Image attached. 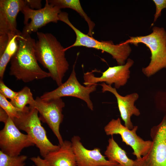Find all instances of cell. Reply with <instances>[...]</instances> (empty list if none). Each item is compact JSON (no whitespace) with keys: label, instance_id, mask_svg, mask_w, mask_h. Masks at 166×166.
<instances>
[{"label":"cell","instance_id":"11","mask_svg":"<svg viewBox=\"0 0 166 166\" xmlns=\"http://www.w3.org/2000/svg\"><path fill=\"white\" fill-rule=\"evenodd\" d=\"M19 130L9 117L0 131L1 151L10 156H17L24 148L35 145L30 136Z\"/></svg>","mask_w":166,"mask_h":166},{"label":"cell","instance_id":"16","mask_svg":"<svg viewBox=\"0 0 166 166\" xmlns=\"http://www.w3.org/2000/svg\"><path fill=\"white\" fill-rule=\"evenodd\" d=\"M50 166H77L71 141H64L57 150L49 153L44 158Z\"/></svg>","mask_w":166,"mask_h":166},{"label":"cell","instance_id":"7","mask_svg":"<svg viewBox=\"0 0 166 166\" xmlns=\"http://www.w3.org/2000/svg\"><path fill=\"white\" fill-rule=\"evenodd\" d=\"M76 62L68 79L55 89L44 93L40 97L43 101H49L54 99L61 98L63 97H74L84 101L88 107L93 111V105L90 98V95L96 90L98 84H94L90 86H86L81 85L76 77L75 70Z\"/></svg>","mask_w":166,"mask_h":166},{"label":"cell","instance_id":"1","mask_svg":"<svg viewBox=\"0 0 166 166\" xmlns=\"http://www.w3.org/2000/svg\"><path fill=\"white\" fill-rule=\"evenodd\" d=\"M37 34L38 40L35 47L37 59L48 70L50 77L59 86L69 68L65 48L51 34L37 32Z\"/></svg>","mask_w":166,"mask_h":166},{"label":"cell","instance_id":"9","mask_svg":"<svg viewBox=\"0 0 166 166\" xmlns=\"http://www.w3.org/2000/svg\"><path fill=\"white\" fill-rule=\"evenodd\" d=\"M21 12L24 15L23 23L25 25L22 32L30 34L50 22L57 23L59 21L58 15L61 11L58 7L46 0L43 8L34 10L26 5Z\"/></svg>","mask_w":166,"mask_h":166},{"label":"cell","instance_id":"2","mask_svg":"<svg viewBox=\"0 0 166 166\" xmlns=\"http://www.w3.org/2000/svg\"><path fill=\"white\" fill-rule=\"evenodd\" d=\"M17 39L18 48L10 60V74L25 83L50 77L39 65L35 53V40L22 32Z\"/></svg>","mask_w":166,"mask_h":166},{"label":"cell","instance_id":"8","mask_svg":"<svg viewBox=\"0 0 166 166\" xmlns=\"http://www.w3.org/2000/svg\"><path fill=\"white\" fill-rule=\"evenodd\" d=\"M137 126H134L130 129L123 125L120 119H112L104 127V130L106 135L112 136L114 134L120 135L122 141L130 146L133 150L132 154L136 159L145 155L151 146L152 140H145L136 133Z\"/></svg>","mask_w":166,"mask_h":166},{"label":"cell","instance_id":"17","mask_svg":"<svg viewBox=\"0 0 166 166\" xmlns=\"http://www.w3.org/2000/svg\"><path fill=\"white\" fill-rule=\"evenodd\" d=\"M108 141L104 154L108 160L117 163V166H134V160L128 157L125 151L119 145L112 136Z\"/></svg>","mask_w":166,"mask_h":166},{"label":"cell","instance_id":"27","mask_svg":"<svg viewBox=\"0 0 166 166\" xmlns=\"http://www.w3.org/2000/svg\"><path fill=\"white\" fill-rule=\"evenodd\" d=\"M27 5L30 8L38 10L41 8L42 0H26Z\"/></svg>","mask_w":166,"mask_h":166},{"label":"cell","instance_id":"24","mask_svg":"<svg viewBox=\"0 0 166 166\" xmlns=\"http://www.w3.org/2000/svg\"><path fill=\"white\" fill-rule=\"evenodd\" d=\"M156 7V11L154 14L153 22H155L158 18L161 15L162 10L166 8V0H153Z\"/></svg>","mask_w":166,"mask_h":166},{"label":"cell","instance_id":"13","mask_svg":"<svg viewBox=\"0 0 166 166\" xmlns=\"http://www.w3.org/2000/svg\"><path fill=\"white\" fill-rule=\"evenodd\" d=\"M26 5V0H0V35H16L21 33L17 29L16 18Z\"/></svg>","mask_w":166,"mask_h":166},{"label":"cell","instance_id":"22","mask_svg":"<svg viewBox=\"0 0 166 166\" xmlns=\"http://www.w3.org/2000/svg\"><path fill=\"white\" fill-rule=\"evenodd\" d=\"M0 93L6 98H9L10 100H12L15 97L17 92L10 89L5 84L2 79H0Z\"/></svg>","mask_w":166,"mask_h":166},{"label":"cell","instance_id":"15","mask_svg":"<svg viewBox=\"0 0 166 166\" xmlns=\"http://www.w3.org/2000/svg\"><path fill=\"white\" fill-rule=\"evenodd\" d=\"M99 85L102 87V93L109 92L115 97L121 117L124 122V125L130 129H132L134 126L131 121V117L133 115L138 116L140 114L139 110L135 105V102L139 98L138 94L133 93L123 96L120 95L116 89L111 85L105 83Z\"/></svg>","mask_w":166,"mask_h":166},{"label":"cell","instance_id":"25","mask_svg":"<svg viewBox=\"0 0 166 166\" xmlns=\"http://www.w3.org/2000/svg\"><path fill=\"white\" fill-rule=\"evenodd\" d=\"M8 37L7 35H0V56L4 51L8 42Z\"/></svg>","mask_w":166,"mask_h":166},{"label":"cell","instance_id":"21","mask_svg":"<svg viewBox=\"0 0 166 166\" xmlns=\"http://www.w3.org/2000/svg\"><path fill=\"white\" fill-rule=\"evenodd\" d=\"M0 106L7 113L12 120L18 117L19 112L21 110L15 107L0 93Z\"/></svg>","mask_w":166,"mask_h":166},{"label":"cell","instance_id":"10","mask_svg":"<svg viewBox=\"0 0 166 166\" xmlns=\"http://www.w3.org/2000/svg\"><path fill=\"white\" fill-rule=\"evenodd\" d=\"M65 105L61 98L44 101L38 97L35 99L33 106L39 113L41 121L46 123L51 129L60 145H62L64 142L59 131V128L63 119L62 111Z\"/></svg>","mask_w":166,"mask_h":166},{"label":"cell","instance_id":"6","mask_svg":"<svg viewBox=\"0 0 166 166\" xmlns=\"http://www.w3.org/2000/svg\"><path fill=\"white\" fill-rule=\"evenodd\" d=\"M152 144L148 152L134 160V166H166V115L151 129Z\"/></svg>","mask_w":166,"mask_h":166},{"label":"cell","instance_id":"20","mask_svg":"<svg viewBox=\"0 0 166 166\" xmlns=\"http://www.w3.org/2000/svg\"><path fill=\"white\" fill-rule=\"evenodd\" d=\"M27 157L25 155L10 156L0 151V166H25Z\"/></svg>","mask_w":166,"mask_h":166},{"label":"cell","instance_id":"26","mask_svg":"<svg viewBox=\"0 0 166 166\" xmlns=\"http://www.w3.org/2000/svg\"><path fill=\"white\" fill-rule=\"evenodd\" d=\"M30 159L34 164L33 166H50L45 159H42L39 156L31 157Z\"/></svg>","mask_w":166,"mask_h":166},{"label":"cell","instance_id":"12","mask_svg":"<svg viewBox=\"0 0 166 166\" xmlns=\"http://www.w3.org/2000/svg\"><path fill=\"white\" fill-rule=\"evenodd\" d=\"M133 64L132 59L128 58L123 65L109 67L99 77L95 76L93 72L84 73L83 84L86 86H90L99 82L110 85L114 84L115 88L118 89L127 83L130 76L129 69Z\"/></svg>","mask_w":166,"mask_h":166},{"label":"cell","instance_id":"28","mask_svg":"<svg viewBox=\"0 0 166 166\" xmlns=\"http://www.w3.org/2000/svg\"><path fill=\"white\" fill-rule=\"evenodd\" d=\"M9 116L7 113L2 108L0 107V121L6 123Z\"/></svg>","mask_w":166,"mask_h":166},{"label":"cell","instance_id":"3","mask_svg":"<svg viewBox=\"0 0 166 166\" xmlns=\"http://www.w3.org/2000/svg\"><path fill=\"white\" fill-rule=\"evenodd\" d=\"M150 34L142 36L130 37L122 42L123 44H131L137 46L139 43L145 44L150 49L151 61L142 71L147 77L153 75L161 69L166 68V31L164 28L154 26Z\"/></svg>","mask_w":166,"mask_h":166},{"label":"cell","instance_id":"18","mask_svg":"<svg viewBox=\"0 0 166 166\" xmlns=\"http://www.w3.org/2000/svg\"><path fill=\"white\" fill-rule=\"evenodd\" d=\"M48 2L61 9L69 8L75 10L87 22L89 27L88 35L93 37L95 23L91 21L83 9L79 0H48Z\"/></svg>","mask_w":166,"mask_h":166},{"label":"cell","instance_id":"5","mask_svg":"<svg viewBox=\"0 0 166 166\" xmlns=\"http://www.w3.org/2000/svg\"><path fill=\"white\" fill-rule=\"evenodd\" d=\"M59 20L70 27L76 35L75 42L71 45L65 48V51L73 47L84 46L101 50L110 54L116 61L118 65H123L128 59L132 49L129 44L122 42L115 45L111 41H99L93 37L86 34L77 28L70 21L67 13L61 12L59 14Z\"/></svg>","mask_w":166,"mask_h":166},{"label":"cell","instance_id":"4","mask_svg":"<svg viewBox=\"0 0 166 166\" xmlns=\"http://www.w3.org/2000/svg\"><path fill=\"white\" fill-rule=\"evenodd\" d=\"M38 113L34 107L26 106L19 112L18 117L12 120L19 129L24 131L30 136L39 149L41 155L44 158L49 152L58 149L60 145H54L49 140Z\"/></svg>","mask_w":166,"mask_h":166},{"label":"cell","instance_id":"23","mask_svg":"<svg viewBox=\"0 0 166 166\" xmlns=\"http://www.w3.org/2000/svg\"><path fill=\"white\" fill-rule=\"evenodd\" d=\"M12 57L4 51L0 56V77L2 79L8 63L11 60Z\"/></svg>","mask_w":166,"mask_h":166},{"label":"cell","instance_id":"14","mask_svg":"<svg viewBox=\"0 0 166 166\" xmlns=\"http://www.w3.org/2000/svg\"><path fill=\"white\" fill-rule=\"evenodd\" d=\"M71 142L77 166H117L115 162L110 161L103 155L98 148L90 150L86 149L81 142L80 137L74 136Z\"/></svg>","mask_w":166,"mask_h":166},{"label":"cell","instance_id":"19","mask_svg":"<svg viewBox=\"0 0 166 166\" xmlns=\"http://www.w3.org/2000/svg\"><path fill=\"white\" fill-rule=\"evenodd\" d=\"M10 102L15 107L22 110L26 105L33 106L35 102V99L30 89L25 86L21 90L17 92L14 98Z\"/></svg>","mask_w":166,"mask_h":166}]
</instances>
